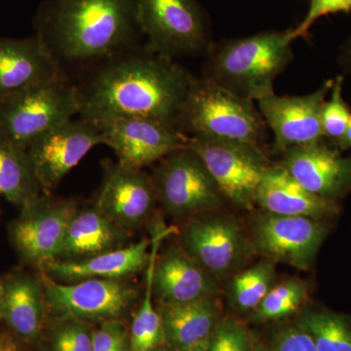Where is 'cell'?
I'll return each mask as SVG.
<instances>
[{
  "label": "cell",
  "instance_id": "6da1fadb",
  "mask_svg": "<svg viewBox=\"0 0 351 351\" xmlns=\"http://www.w3.org/2000/svg\"><path fill=\"white\" fill-rule=\"evenodd\" d=\"M193 76L147 45L129 48L84 71L75 83L80 115L95 123L140 117L177 129Z\"/></svg>",
  "mask_w": 351,
  "mask_h": 351
},
{
  "label": "cell",
  "instance_id": "7a4b0ae2",
  "mask_svg": "<svg viewBox=\"0 0 351 351\" xmlns=\"http://www.w3.org/2000/svg\"><path fill=\"white\" fill-rule=\"evenodd\" d=\"M34 24L64 73L69 66L87 71L144 38L136 0H46Z\"/></svg>",
  "mask_w": 351,
  "mask_h": 351
},
{
  "label": "cell",
  "instance_id": "3957f363",
  "mask_svg": "<svg viewBox=\"0 0 351 351\" xmlns=\"http://www.w3.org/2000/svg\"><path fill=\"white\" fill-rule=\"evenodd\" d=\"M292 32L290 27L212 43L202 77L245 100L258 101L274 94L277 76L294 59Z\"/></svg>",
  "mask_w": 351,
  "mask_h": 351
},
{
  "label": "cell",
  "instance_id": "277c9868",
  "mask_svg": "<svg viewBox=\"0 0 351 351\" xmlns=\"http://www.w3.org/2000/svg\"><path fill=\"white\" fill-rule=\"evenodd\" d=\"M188 137L246 143L261 147L269 127L254 101L204 77L193 78L177 124Z\"/></svg>",
  "mask_w": 351,
  "mask_h": 351
},
{
  "label": "cell",
  "instance_id": "5b68a950",
  "mask_svg": "<svg viewBox=\"0 0 351 351\" xmlns=\"http://www.w3.org/2000/svg\"><path fill=\"white\" fill-rule=\"evenodd\" d=\"M80 113L77 87L61 75L0 101V137L21 149Z\"/></svg>",
  "mask_w": 351,
  "mask_h": 351
},
{
  "label": "cell",
  "instance_id": "8992f818",
  "mask_svg": "<svg viewBox=\"0 0 351 351\" xmlns=\"http://www.w3.org/2000/svg\"><path fill=\"white\" fill-rule=\"evenodd\" d=\"M136 16L147 47L164 56L206 54L213 43L197 0H136Z\"/></svg>",
  "mask_w": 351,
  "mask_h": 351
},
{
  "label": "cell",
  "instance_id": "52a82bcc",
  "mask_svg": "<svg viewBox=\"0 0 351 351\" xmlns=\"http://www.w3.org/2000/svg\"><path fill=\"white\" fill-rule=\"evenodd\" d=\"M152 179L157 201L176 218L214 211L226 201L204 163L189 147L158 161Z\"/></svg>",
  "mask_w": 351,
  "mask_h": 351
},
{
  "label": "cell",
  "instance_id": "ba28073f",
  "mask_svg": "<svg viewBox=\"0 0 351 351\" xmlns=\"http://www.w3.org/2000/svg\"><path fill=\"white\" fill-rule=\"evenodd\" d=\"M188 147L199 156L226 200L242 209L253 208L258 184L270 165L261 147L189 137Z\"/></svg>",
  "mask_w": 351,
  "mask_h": 351
},
{
  "label": "cell",
  "instance_id": "9c48e42d",
  "mask_svg": "<svg viewBox=\"0 0 351 351\" xmlns=\"http://www.w3.org/2000/svg\"><path fill=\"white\" fill-rule=\"evenodd\" d=\"M40 281L48 311L60 318L83 322L119 319L137 298L135 289L121 279L60 283L43 272Z\"/></svg>",
  "mask_w": 351,
  "mask_h": 351
},
{
  "label": "cell",
  "instance_id": "30bf717a",
  "mask_svg": "<svg viewBox=\"0 0 351 351\" xmlns=\"http://www.w3.org/2000/svg\"><path fill=\"white\" fill-rule=\"evenodd\" d=\"M77 209L73 200L48 199L40 195L25 204L9 226L11 242L23 262L43 269L57 261Z\"/></svg>",
  "mask_w": 351,
  "mask_h": 351
},
{
  "label": "cell",
  "instance_id": "8fae6325",
  "mask_svg": "<svg viewBox=\"0 0 351 351\" xmlns=\"http://www.w3.org/2000/svg\"><path fill=\"white\" fill-rule=\"evenodd\" d=\"M98 124L69 119L32 143L25 152L43 193H50L96 145H103Z\"/></svg>",
  "mask_w": 351,
  "mask_h": 351
},
{
  "label": "cell",
  "instance_id": "7c38bea8",
  "mask_svg": "<svg viewBox=\"0 0 351 351\" xmlns=\"http://www.w3.org/2000/svg\"><path fill=\"white\" fill-rule=\"evenodd\" d=\"M98 125L103 133V145L112 149L117 163L127 169L143 170L168 154L188 147V136L154 120L117 117Z\"/></svg>",
  "mask_w": 351,
  "mask_h": 351
},
{
  "label": "cell",
  "instance_id": "4fadbf2b",
  "mask_svg": "<svg viewBox=\"0 0 351 351\" xmlns=\"http://www.w3.org/2000/svg\"><path fill=\"white\" fill-rule=\"evenodd\" d=\"M332 85V80H329L311 94L277 96L274 93L258 101V110L274 135V152L282 154L292 147L323 141L321 113Z\"/></svg>",
  "mask_w": 351,
  "mask_h": 351
},
{
  "label": "cell",
  "instance_id": "5bb4252c",
  "mask_svg": "<svg viewBox=\"0 0 351 351\" xmlns=\"http://www.w3.org/2000/svg\"><path fill=\"white\" fill-rule=\"evenodd\" d=\"M325 235L319 219L309 217L263 212L254 225V239L263 255L300 269L313 265Z\"/></svg>",
  "mask_w": 351,
  "mask_h": 351
},
{
  "label": "cell",
  "instance_id": "9a60e30c",
  "mask_svg": "<svg viewBox=\"0 0 351 351\" xmlns=\"http://www.w3.org/2000/svg\"><path fill=\"white\" fill-rule=\"evenodd\" d=\"M182 232V247L212 276H223L241 262L246 240L239 223L226 215H196Z\"/></svg>",
  "mask_w": 351,
  "mask_h": 351
},
{
  "label": "cell",
  "instance_id": "2e32d148",
  "mask_svg": "<svg viewBox=\"0 0 351 351\" xmlns=\"http://www.w3.org/2000/svg\"><path fill=\"white\" fill-rule=\"evenodd\" d=\"M157 195L152 176L119 163H105V178L95 206L124 230L143 225L154 212Z\"/></svg>",
  "mask_w": 351,
  "mask_h": 351
},
{
  "label": "cell",
  "instance_id": "e0dca14e",
  "mask_svg": "<svg viewBox=\"0 0 351 351\" xmlns=\"http://www.w3.org/2000/svg\"><path fill=\"white\" fill-rule=\"evenodd\" d=\"M280 164L314 195L336 201L351 189V156H343L324 140L282 152Z\"/></svg>",
  "mask_w": 351,
  "mask_h": 351
},
{
  "label": "cell",
  "instance_id": "ac0fdd59",
  "mask_svg": "<svg viewBox=\"0 0 351 351\" xmlns=\"http://www.w3.org/2000/svg\"><path fill=\"white\" fill-rule=\"evenodd\" d=\"M64 75L36 34L0 38V101Z\"/></svg>",
  "mask_w": 351,
  "mask_h": 351
},
{
  "label": "cell",
  "instance_id": "d6986e66",
  "mask_svg": "<svg viewBox=\"0 0 351 351\" xmlns=\"http://www.w3.org/2000/svg\"><path fill=\"white\" fill-rule=\"evenodd\" d=\"M154 297L160 304H182L216 295L213 276L182 247H173L156 261L152 277Z\"/></svg>",
  "mask_w": 351,
  "mask_h": 351
},
{
  "label": "cell",
  "instance_id": "ffe728a7",
  "mask_svg": "<svg viewBox=\"0 0 351 351\" xmlns=\"http://www.w3.org/2000/svg\"><path fill=\"white\" fill-rule=\"evenodd\" d=\"M255 203L269 213L321 219L338 212L336 201L307 191L280 164H270L256 191Z\"/></svg>",
  "mask_w": 351,
  "mask_h": 351
},
{
  "label": "cell",
  "instance_id": "44dd1931",
  "mask_svg": "<svg viewBox=\"0 0 351 351\" xmlns=\"http://www.w3.org/2000/svg\"><path fill=\"white\" fill-rule=\"evenodd\" d=\"M151 244L149 239H143L85 260L53 261L41 270L54 280L71 283L91 278L121 279L149 265Z\"/></svg>",
  "mask_w": 351,
  "mask_h": 351
},
{
  "label": "cell",
  "instance_id": "7402d4cb",
  "mask_svg": "<svg viewBox=\"0 0 351 351\" xmlns=\"http://www.w3.org/2000/svg\"><path fill=\"white\" fill-rule=\"evenodd\" d=\"M0 316L19 338L36 341L43 331L46 313L43 284L36 277L16 272L2 280Z\"/></svg>",
  "mask_w": 351,
  "mask_h": 351
},
{
  "label": "cell",
  "instance_id": "603a6c76",
  "mask_svg": "<svg viewBox=\"0 0 351 351\" xmlns=\"http://www.w3.org/2000/svg\"><path fill=\"white\" fill-rule=\"evenodd\" d=\"M164 343L176 351H188L207 343L219 321L216 295L159 306Z\"/></svg>",
  "mask_w": 351,
  "mask_h": 351
},
{
  "label": "cell",
  "instance_id": "cb8c5ba5",
  "mask_svg": "<svg viewBox=\"0 0 351 351\" xmlns=\"http://www.w3.org/2000/svg\"><path fill=\"white\" fill-rule=\"evenodd\" d=\"M126 230L97 209H77L66 230L59 261H82L119 248Z\"/></svg>",
  "mask_w": 351,
  "mask_h": 351
},
{
  "label": "cell",
  "instance_id": "d4e9b609",
  "mask_svg": "<svg viewBox=\"0 0 351 351\" xmlns=\"http://www.w3.org/2000/svg\"><path fill=\"white\" fill-rule=\"evenodd\" d=\"M0 191L22 208L40 195V184L27 152L0 137Z\"/></svg>",
  "mask_w": 351,
  "mask_h": 351
},
{
  "label": "cell",
  "instance_id": "484cf974",
  "mask_svg": "<svg viewBox=\"0 0 351 351\" xmlns=\"http://www.w3.org/2000/svg\"><path fill=\"white\" fill-rule=\"evenodd\" d=\"M318 351H351V319L329 311H313L298 320Z\"/></svg>",
  "mask_w": 351,
  "mask_h": 351
},
{
  "label": "cell",
  "instance_id": "4316f807",
  "mask_svg": "<svg viewBox=\"0 0 351 351\" xmlns=\"http://www.w3.org/2000/svg\"><path fill=\"white\" fill-rule=\"evenodd\" d=\"M274 276V267L267 262L237 274L230 286L233 304L241 311H255L272 288Z\"/></svg>",
  "mask_w": 351,
  "mask_h": 351
},
{
  "label": "cell",
  "instance_id": "83f0119b",
  "mask_svg": "<svg viewBox=\"0 0 351 351\" xmlns=\"http://www.w3.org/2000/svg\"><path fill=\"white\" fill-rule=\"evenodd\" d=\"M306 297V288L302 281L293 279L278 284L270 289L254 311V319L265 322L287 317L299 311Z\"/></svg>",
  "mask_w": 351,
  "mask_h": 351
},
{
  "label": "cell",
  "instance_id": "f1b7e54d",
  "mask_svg": "<svg viewBox=\"0 0 351 351\" xmlns=\"http://www.w3.org/2000/svg\"><path fill=\"white\" fill-rule=\"evenodd\" d=\"M343 76L332 80L330 98L325 101L321 113L323 136L335 144L343 137L351 121V110L343 99Z\"/></svg>",
  "mask_w": 351,
  "mask_h": 351
},
{
  "label": "cell",
  "instance_id": "f546056e",
  "mask_svg": "<svg viewBox=\"0 0 351 351\" xmlns=\"http://www.w3.org/2000/svg\"><path fill=\"white\" fill-rule=\"evenodd\" d=\"M164 343L162 323L159 311H138L132 323L130 351H149Z\"/></svg>",
  "mask_w": 351,
  "mask_h": 351
},
{
  "label": "cell",
  "instance_id": "4dcf8cb0",
  "mask_svg": "<svg viewBox=\"0 0 351 351\" xmlns=\"http://www.w3.org/2000/svg\"><path fill=\"white\" fill-rule=\"evenodd\" d=\"M51 335L53 351H93V332L86 322L61 318Z\"/></svg>",
  "mask_w": 351,
  "mask_h": 351
},
{
  "label": "cell",
  "instance_id": "1f68e13d",
  "mask_svg": "<svg viewBox=\"0 0 351 351\" xmlns=\"http://www.w3.org/2000/svg\"><path fill=\"white\" fill-rule=\"evenodd\" d=\"M250 332L241 323L233 319L219 320L210 335L206 351H250Z\"/></svg>",
  "mask_w": 351,
  "mask_h": 351
},
{
  "label": "cell",
  "instance_id": "d6a6232c",
  "mask_svg": "<svg viewBox=\"0 0 351 351\" xmlns=\"http://www.w3.org/2000/svg\"><path fill=\"white\" fill-rule=\"evenodd\" d=\"M351 0H311L306 17L293 29L292 39L306 38L316 21L332 14L350 13Z\"/></svg>",
  "mask_w": 351,
  "mask_h": 351
},
{
  "label": "cell",
  "instance_id": "836d02e7",
  "mask_svg": "<svg viewBox=\"0 0 351 351\" xmlns=\"http://www.w3.org/2000/svg\"><path fill=\"white\" fill-rule=\"evenodd\" d=\"M93 351H130L125 325L119 319L103 322L93 332Z\"/></svg>",
  "mask_w": 351,
  "mask_h": 351
},
{
  "label": "cell",
  "instance_id": "e575fe53",
  "mask_svg": "<svg viewBox=\"0 0 351 351\" xmlns=\"http://www.w3.org/2000/svg\"><path fill=\"white\" fill-rule=\"evenodd\" d=\"M272 351H318L311 337L302 328L285 327L276 332Z\"/></svg>",
  "mask_w": 351,
  "mask_h": 351
},
{
  "label": "cell",
  "instance_id": "d590c367",
  "mask_svg": "<svg viewBox=\"0 0 351 351\" xmlns=\"http://www.w3.org/2000/svg\"><path fill=\"white\" fill-rule=\"evenodd\" d=\"M335 145H336L337 149H339V151L351 149V121L343 137L339 138Z\"/></svg>",
  "mask_w": 351,
  "mask_h": 351
},
{
  "label": "cell",
  "instance_id": "8d00e7d4",
  "mask_svg": "<svg viewBox=\"0 0 351 351\" xmlns=\"http://www.w3.org/2000/svg\"><path fill=\"white\" fill-rule=\"evenodd\" d=\"M0 351H21V350L13 339L1 336L0 337Z\"/></svg>",
  "mask_w": 351,
  "mask_h": 351
},
{
  "label": "cell",
  "instance_id": "74e56055",
  "mask_svg": "<svg viewBox=\"0 0 351 351\" xmlns=\"http://www.w3.org/2000/svg\"><path fill=\"white\" fill-rule=\"evenodd\" d=\"M341 63L346 66V69L351 71V38L348 39V43L343 46L341 54Z\"/></svg>",
  "mask_w": 351,
  "mask_h": 351
},
{
  "label": "cell",
  "instance_id": "f35d334b",
  "mask_svg": "<svg viewBox=\"0 0 351 351\" xmlns=\"http://www.w3.org/2000/svg\"><path fill=\"white\" fill-rule=\"evenodd\" d=\"M250 351H272V350H270V348H267V346L262 345V343L253 341Z\"/></svg>",
  "mask_w": 351,
  "mask_h": 351
},
{
  "label": "cell",
  "instance_id": "ab89813d",
  "mask_svg": "<svg viewBox=\"0 0 351 351\" xmlns=\"http://www.w3.org/2000/svg\"><path fill=\"white\" fill-rule=\"evenodd\" d=\"M188 351H206V343L197 346V348H193V350H189Z\"/></svg>",
  "mask_w": 351,
  "mask_h": 351
},
{
  "label": "cell",
  "instance_id": "60d3db41",
  "mask_svg": "<svg viewBox=\"0 0 351 351\" xmlns=\"http://www.w3.org/2000/svg\"><path fill=\"white\" fill-rule=\"evenodd\" d=\"M2 292H3V283H2V280H0V295H2Z\"/></svg>",
  "mask_w": 351,
  "mask_h": 351
},
{
  "label": "cell",
  "instance_id": "b9f144b4",
  "mask_svg": "<svg viewBox=\"0 0 351 351\" xmlns=\"http://www.w3.org/2000/svg\"><path fill=\"white\" fill-rule=\"evenodd\" d=\"M149 351H164L162 350H160V348H154V350H149Z\"/></svg>",
  "mask_w": 351,
  "mask_h": 351
},
{
  "label": "cell",
  "instance_id": "7bdbcfd3",
  "mask_svg": "<svg viewBox=\"0 0 351 351\" xmlns=\"http://www.w3.org/2000/svg\"><path fill=\"white\" fill-rule=\"evenodd\" d=\"M0 320H2V319H1V316H0Z\"/></svg>",
  "mask_w": 351,
  "mask_h": 351
},
{
  "label": "cell",
  "instance_id": "ee69618b",
  "mask_svg": "<svg viewBox=\"0 0 351 351\" xmlns=\"http://www.w3.org/2000/svg\"><path fill=\"white\" fill-rule=\"evenodd\" d=\"M0 195H1V191H0Z\"/></svg>",
  "mask_w": 351,
  "mask_h": 351
}]
</instances>
